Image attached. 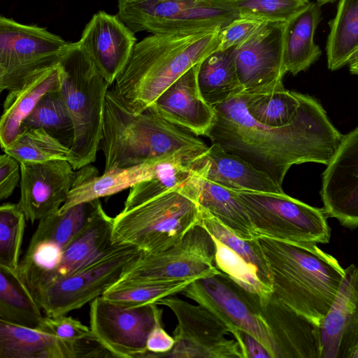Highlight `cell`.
<instances>
[{
	"instance_id": "cell-1",
	"label": "cell",
	"mask_w": 358,
	"mask_h": 358,
	"mask_svg": "<svg viewBox=\"0 0 358 358\" xmlns=\"http://www.w3.org/2000/svg\"><path fill=\"white\" fill-rule=\"evenodd\" d=\"M213 108L215 120L205 136L212 143L268 175L281 189L292 165L305 162L327 165L343 136L332 124L322 106L307 94L297 117L280 127L261 124L251 117L245 91Z\"/></svg>"
},
{
	"instance_id": "cell-2",
	"label": "cell",
	"mask_w": 358,
	"mask_h": 358,
	"mask_svg": "<svg viewBox=\"0 0 358 358\" xmlns=\"http://www.w3.org/2000/svg\"><path fill=\"white\" fill-rule=\"evenodd\" d=\"M208 148L193 134L157 113L151 107L134 113L107 91L99 150L104 171L171 158L194 161Z\"/></svg>"
},
{
	"instance_id": "cell-3",
	"label": "cell",
	"mask_w": 358,
	"mask_h": 358,
	"mask_svg": "<svg viewBox=\"0 0 358 358\" xmlns=\"http://www.w3.org/2000/svg\"><path fill=\"white\" fill-rule=\"evenodd\" d=\"M220 28L144 38L135 45L111 88L134 113L146 110L176 79L217 50Z\"/></svg>"
},
{
	"instance_id": "cell-4",
	"label": "cell",
	"mask_w": 358,
	"mask_h": 358,
	"mask_svg": "<svg viewBox=\"0 0 358 358\" xmlns=\"http://www.w3.org/2000/svg\"><path fill=\"white\" fill-rule=\"evenodd\" d=\"M258 239L271 272L273 293L320 326L344 280L345 268L316 243H288L266 236Z\"/></svg>"
},
{
	"instance_id": "cell-5",
	"label": "cell",
	"mask_w": 358,
	"mask_h": 358,
	"mask_svg": "<svg viewBox=\"0 0 358 358\" xmlns=\"http://www.w3.org/2000/svg\"><path fill=\"white\" fill-rule=\"evenodd\" d=\"M187 180L113 217V243L155 253L178 243L192 227L200 225L201 208Z\"/></svg>"
},
{
	"instance_id": "cell-6",
	"label": "cell",
	"mask_w": 358,
	"mask_h": 358,
	"mask_svg": "<svg viewBox=\"0 0 358 358\" xmlns=\"http://www.w3.org/2000/svg\"><path fill=\"white\" fill-rule=\"evenodd\" d=\"M59 64L62 80L58 91L73 123L71 150L78 159L79 169L96 160L110 85L78 41L69 43Z\"/></svg>"
},
{
	"instance_id": "cell-7",
	"label": "cell",
	"mask_w": 358,
	"mask_h": 358,
	"mask_svg": "<svg viewBox=\"0 0 358 358\" xmlns=\"http://www.w3.org/2000/svg\"><path fill=\"white\" fill-rule=\"evenodd\" d=\"M258 236L288 243L329 242L331 229L323 208L282 193L235 190Z\"/></svg>"
},
{
	"instance_id": "cell-8",
	"label": "cell",
	"mask_w": 358,
	"mask_h": 358,
	"mask_svg": "<svg viewBox=\"0 0 358 358\" xmlns=\"http://www.w3.org/2000/svg\"><path fill=\"white\" fill-rule=\"evenodd\" d=\"M69 43L37 25L0 17V90L22 86L59 64Z\"/></svg>"
},
{
	"instance_id": "cell-9",
	"label": "cell",
	"mask_w": 358,
	"mask_h": 358,
	"mask_svg": "<svg viewBox=\"0 0 358 358\" xmlns=\"http://www.w3.org/2000/svg\"><path fill=\"white\" fill-rule=\"evenodd\" d=\"M117 15L134 34L223 27L239 15L218 0H117Z\"/></svg>"
},
{
	"instance_id": "cell-10",
	"label": "cell",
	"mask_w": 358,
	"mask_h": 358,
	"mask_svg": "<svg viewBox=\"0 0 358 358\" xmlns=\"http://www.w3.org/2000/svg\"><path fill=\"white\" fill-rule=\"evenodd\" d=\"M180 294L210 310L234 337L238 330L245 331L263 345L271 358H277L275 344L264 319L260 299L227 274L219 270L213 275L199 278Z\"/></svg>"
},
{
	"instance_id": "cell-11",
	"label": "cell",
	"mask_w": 358,
	"mask_h": 358,
	"mask_svg": "<svg viewBox=\"0 0 358 358\" xmlns=\"http://www.w3.org/2000/svg\"><path fill=\"white\" fill-rule=\"evenodd\" d=\"M142 252L136 247L124 245L92 265L39 287L31 294L45 315H67L101 296Z\"/></svg>"
},
{
	"instance_id": "cell-12",
	"label": "cell",
	"mask_w": 358,
	"mask_h": 358,
	"mask_svg": "<svg viewBox=\"0 0 358 358\" xmlns=\"http://www.w3.org/2000/svg\"><path fill=\"white\" fill-rule=\"evenodd\" d=\"M212 237L201 226L192 227L178 243L155 252H142L118 283L197 280L218 273ZM116 282V283H117Z\"/></svg>"
},
{
	"instance_id": "cell-13",
	"label": "cell",
	"mask_w": 358,
	"mask_h": 358,
	"mask_svg": "<svg viewBox=\"0 0 358 358\" xmlns=\"http://www.w3.org/2000/svg\"><path fill=\"white\" fill-rule=\"evenodd\" d=\"M155 303L172 310L177 319L173 336L175 345L162 357L245 358L240 345L226 325L210 310L173 295Z\"/></svg>"
},
{
	"instance_id": "cell-14",
	"label": "cell",
	"mask_w": 358,
	"mask_h": 358,
	"mask_svg": "<svg viewBox=\"0 0 358 358\" xmlns=\"http://www.w3.org/2000/svg\"><path fill=\"white\" fill-rule=\"evenodd\" d=\"M157 306L125 307L97 297L90 302L91 330L115 357L143 358L150 333L162 322L163 310Z\"/></svg>"
},
{
	"instance_id": "cell-15",
	"label": "cell",
	"mask_w": 358,
	"mask_h": 358,
	"mask_svg": "<svg viewBox=\"0 0 358 358\" xmlns=\"http://www.w3.org/2000/svg\"><path fill=\"white\" fill-rule=\"evenodd\" d=\"M20 198L17 203L30 222L59 210L75 186L98 174L89 165L76 170L67 161L20 163Z\"/></svg>"
},
{
	"instance_id": "cell-16",
	"label": "cell",
	"mask_w": 358,
	"mask_h": 358,
	"mask_svg": "<svg viewBox=\"0 0 358 358\" xmlns=\"http://www.w3.org/2000/svg\"><path fill=\"white\" fill-rule=\"evenodd\" d=\"M285 23L266 22L245 43L234 48L238 78L248 94L268 92L283 87Z\"/></svg>"
},
{
	"instance_id": "cell-17",
	"label": "cell",
	"mask_w": 358,
	"mask_h": 358,
	"mask_svg": "<svg viewBox=\"0 0 358 358\" xmlns=\"http://www.w3.org/2000/svg\"><path fill=\"white\" fill-rule=\"evenodd\" d=\"M320 195L327 216L358 227V127L343 136L322 173Z\"/></svg>"
},
{
	"instance_id": "cell-18",
	"label": "cell",
	"mask_w": 358,
	"mask_h": 358,
	"mask_svg": "<svg viewBox=\"0 0 358 358\" xmlns=\"http://www.w3.org/2000/svg\"><path fill=\"white\" fill-rule=\"evenodd\" d=\"M78 42L111 86L127 63L137 39L117 15L100 10L85 25Z\"/></svg>"
},
{
	"instance_id": "cell-19",
	"label": "cell",
	"mask_w": 358,
	"mask_h": 358,
	"mask_svg": "<svg viewBox=\"0 0 358 358\" xmlns=\"http://www.w3.org/2000/svg\"><path fill=\"white\" fill-rule=\"evenodd\" d=\"M199 63L176 79L150 107L170 122L195 135L205 136L214 122L215 111L199 89Z\"/></svg>"
},
{
	"instance_id": "cell-20",
	"label": "cell",
	"mask_w": 358,
	"mask_h": 358,
	"mask_svg": "<svg viewBox=\"0 0 358 358\" xmlns=\"http://www.w3.org/2000/svg\"><path fill=\"white\" fill-rule=\"evenodd\" d=\"M275 344L277 358H320V329L272 293L262 306Z\"/></svg>"
},
{
	"instance_id": "cell-21",
	"label": "cell",
	"mask_w": 358,
	"mask_h": 358,
	"mask_svg": "<svg viewBox=\"0 0 358 358\" xmlns=\"http://www.w3.org/2000/svg\"><path fill=\"white\" fill-rule=\"evenodd\" d=\"M192 171L234 190L284 192L268 175L216 143H212L196 161Z\"/></svg>"
},
{
	"instance_id": "cell-22",
	"label": "cell",
	"mask_w": 358,
	"mask_h": 358,
	"mask_svg": "<svg viewBox=\"0 0 358 358\" xmlns=\"http://www.w3.org/2000/svg\"><path fill=\"white\" fill-rule=\"evenodd\" d=\"M113 217L102 207L90 223L62 249L59 266L43 286L72 275L126 245L113 243Z\"/></svg>"
},
{
	"instance_id": "cell-23",
	"label": "cell",
	"mask_w": 358,
	"mask_h": 358,
	"mask_svg": "<svg viewBox=\"0 0 358 358\" xmlns=\"http://www.w3.org/2000/svg\"><path fill=\"white\" fill-rule=\"evenodd\" d=\"M60 64L36 75L18 88L8 91L0 120V143L6 148L20 133L24 120L48 92L59 89Z\"/></svg>"
},
{
	"instance_id": "cell-24",
	"label": "cell",
	"mask_w": 358,
	"mask_h": 358,
	"mask_svg": "<svg viewBox=\"0 0 358 358\" xmlns=\"http://www.w3.org/2000/svg\"><path fill=\"white\" fill-rule=\"evenodd\" d=\"M182 158H171L137 166L115 168L96 175L75 186L57 212L84 202L99 199L120 192L142 181L155 177L162 169L173 163H187Z\"/></svg>"
},
{
	"instance_id": "cell-25",
	"label": "cell",
	"mask_w": 358,
	"mask_h": 358,
	"mask_svg": "<svg viewBox=\"0 0 358 358\" xmlns=\"http://www.w3.org/2000/svg\"><path fill=\"white\" fill-rule=\"evenodd\" d=\"M188 184L201 208L215 217L242 238H258L235 190L214 182L192 171Z\"/></svg>"
},
{
	"instance_id": "cell-26",
	"label": "cell",
	"mask_w": 358,
	"mask_h": 358,
	"mask_svg": "<svg viewBox=\"0 0 358 358\" xmlns=\"http://www.w3.org/2000/svg\"><path fill=\"white\" fill-rule=\"evenodd\" d=\"M321 4H310L285 23L283 36V62L286 72L295 76L308 69L321 56L314 41L321 20Z\"/></svg>"
},
{
	"instance_id": "cell-27",
	"label": "cell",
	"mask_w": 358,
	"mask_h": 358,
	"mask_svg": "<svg viewBox=\"0 0 358 358\" xmlns=\"http://www.w3.org/2000/svg\"><path fill=\"white\" fill-rule=\"evenodd\" d=\"M339 292L320 326V358H338L341 342L358 303V267L345 268Z\"/></svg>"
},
{
	"instance_id": "cell-28",
	"label": "cell",
	"mask_w": 358,
	"mask_h": 358,
	"mask_svg": "<svg viewBox=\"0 0 358 358\" xmlns=\"http://www.w3.org/2000/svg\"><path fill=\"white\" fill-rule=\"evenodd\" d=\"M1 358H68L65 344L36 328L0 320Z\"/></svg>"
},
{
	"instance_id": "cell-29",
	"label": "cell",
	"mask_w": 358,
	"mask_h": 358,
	"mask_svg": "<svg viewBox=\"0 0 358 358\" xmlns=\"http://www.w3.org/2000/svg\"><path fill=\"white\" fill-rule=\"evenodd\" d=\"M197 80L203 99L213 106L243 92L236 71L234 48L216 50L205 57L199 63Z\"/></svg>"
},
{
	"instance_id": "cell-30",
	"label": "cell",
	"mask_w": 358,
	"mask_h": 358,
	"mask_svg": "<svg viewBox=\"0 0 358 358\" xmlns=\"http://www.w3.org/2000/svg\"><path fill=\"white\" fill-rule=\"evenodd\" d=\"M42 310L17 271L0 265V320L37 328Z\"/></svg>"
},
{
	"instance_id": "cell-31",
	"label": "cell",
	"mask_w": 358,
	"mask_h": 358,
	"mask_svg": "<svg viewBox=\"0 0 358 358\" xmlns=\"http://www.w3.org/2000/svg\"><path fill=\"white\" fill-rule=\"evenodd\" d=\"M5 153L20 163L67 161L78 170V159L71 148L42 128L22 127Z\"/></svg>"
},
{
	"instance_id": "cell-32",
	"label": "cell",
	"mask_w": 358,
	"mask_h": 358,
	"mask_svg": "<svg viewBox=\"0 0 358 358\" xmlns=\"http://www.w3.org/2000/svg\"><path fill=\"white\" fill-rule=\"evenodd\" d=\"M102 207L100 199H95L41 220L29 244L50 241L64 248L90 223Z\"/></svg>"
},
{
	"instance_id": "cell-33",
	"label": "cell",
	"mask_w": 358,
	"mask_h": 358,
	"mask_svg": "<svg viewBox=\"0 0 358 358\" xmlns=\"http://www.w3.org/2000/svg\"><path fill=\"white\" fill-rule=\"evenodd\" d=\"M329 27L326 46L327 65L329 69L335 71L347 65L358 48V0H339Z\"/></svg>"
},
{
	"instance_id": "cell-34",
	"label": "cell",
	"mask_w": 358,
	"mask_h": 358,
	"mask_svg": "<svg viewBox=\"0 0 358 358\" xmlns=\"http://www.w3.org/2000/svg\"><path fill=\"white\" fill-rule=\"evenodd\" d=\"M245 93L246 108L251 117L273 127L287 125L297 117L304 96L284 86L268 92Z\"/></svg>"
},
{
	"instance_id": "cell-35",
	"label": "cell",
	"mask_w": 358,
	"mask_h": 358,
	"mask_svg": "<svg viewBox=\"0 0 358 358\" xmlns=\"http://www.w3.org/2000/svg\"><path fill=\"white\" fill-rule=\"evenodd\" d=\"M194 280H196L117 282L108 289L101 296L122 306H141L181 293Z\"/></svg>"
},
{
	"instance_id": "cell-36",
	"label": "cell",
	"mask_w": 358,
	"mask_h": 358,
	"mask_svg": "<svg viewBox=\"0 0 358 358\" xmlns=\"http://www.w3.org/2000/svg\"><path fill=\"white\" fill-rule=\"evenodd\" d=\"M58 90L49 92L41 99L21 128H42L71 148L73 126Z\"/></svg>"
},
{
	"instance_id": "cell-37",
	"label": "cell",
	"mask_w": 358,
	"mask_h": 358,
	"mask_svg": "<svg viewBox=\"0 0 358 358\" xmlns=\"http://www.w3.org/2000/svg\"><path fill=\"white\" fill-rule=\"evenodd\" d=\"M215 246L214 262L217 269L248 292L257 296L263 306L273 293L271 287L261 279L257 268L236 252L212 236Z\"/></svg>"
},
{
	"instance_id": "cell-38",
	"label": "cell",
	"mask_w": 358,
	"mask_h": 358,
	"mask_svg": "<svg viewBox=\"0 0 358 358\" xmlns=\"http://www.w3.org/2000/svg\"><path fill=\"white\" fill-rule=\"evenodd\" d=\"M200 226L203 227L210 235L236 252L247 262L255 266L262 281L272 287L271 272L258 238L252 240L241 238L203 208H201Z\"/></svg>"
},
{
	"instance_id": "cell-39",
	"label": "cell",
	"mask_w": 358,
	"mask_h": 358,
	"mask_svg": "<svg viewBox=\"0 0 358 358\" xmlns=\"http://www.w3.org/2000/svg\"><path fill=\"white\" fill-rule=\"evenodd\" d=\"M193 164L173 163L162 169L155 177L131 187L122 211L132 209L186 182Z\"/></svg>"
},
{
	"instance_id": "cell-40",
	"label": "cell",
	"mask_w": 358,
	"mask_h": 358,
	"mask_svg": "<svg viewBox=\"0 0 358 358\" xmlns=\"http://www.w3.org/2000/svg\"><path fill=\"white\" fill-rule=\"evenodd\" d=\"M26 216L18 203L0 206V265L17 271L26 225Z\"/></svg>"
},
{
	"instance_id": "cell-41",
	"label": "cell",
	"mask_w": 358,
	"mask_h": 358,
	"mask_svg": "<svg viewBox=\"0 0 358 358\" xmlns=\"http://www.w3.org/2000/svg\"><path fill=\"white\" fill-rule=\"evenodd\" d=\"M239 16L286 23L306 8L309 0H218Z\"/></svg>"
},
{
	"instance_id": "cell-42",
	"label": "cell",
	"mask_w": 358,
	"mask_h": 358,
	"mask_svg": "<svg viewBox=\"0 0 358 358\" xmlns=\"http://www.w3.org/2000/svg\"><path fill=\"white\" fill-rule=\"evenodd\" d=\"M36 329L59 338L66 345L68 358L69 346L93 333L90 327L66 315H45Z\"/></svg>"
},
{
	"instance_id": "cell-43",
	"label": "cell",
	"mask_w": 358,
	"mask_h": 358,
	"mask_svg": "<svg viewBox=\"0 0 358 358\" xmlns=\"http://www.w3.org/2000/svg\"><path fill=\"white\" fill-rule=\"evenodd\" d=\"M266 22L262 20L239 16L220 28L217 50L236 48L245 43Z\"/></svg>"
},
{
	"instance_id": "cell-44",
	"label": "cell",
	"mask_w": 358,
	"mask_h": 358,
	"mask_svg": "<svg viewBox=\"0 0 358 358\" xmlns=\"http://www.w3.org/2000/svg\"><path fill=\"white\" fill-rule=\"evenodd\" d=\"M20 163L10 155L5 153L0 157V199L10 196L20 182Z\"/></svg>"
},
{
	"instance_id": "cell-45",
	"label": "cell",
	"mask_w": 358,
	"mask_h": 358,
	"mask_svg": "<svg viewBox=\"0 0 358 358\" xmlns=\"http://www.w3.org/2000/svg\"><path fill=\"white\" fill-rule=\"evenodd\" d=\"M175 345L173 336H171L164 329L162 322L158 323L150 333L146 348L148 353L143 358H159L172 350Z\"/></svg>"
},
{
	"instance_id": "cell-46",
	"label": "cell",
	"mask_w": 358,
	"mask_h": 358,
	"mask_svg": "<svg viewBox=\"0 0 358 358\" xmlns=\"http://www.w3.org/2000/svg\"><path fill=\"white\" fill-rule=\"evenodd\" d=\"M338 358H358V303L342 337Z\"/></svg>"
},
{
	"instance_id": "cell-47",
	"label": "cell",
	"mask_w": 358,
	"mask_h": 358,
	"mask_svg": "<svg viewBox=\"0 0 358 358\" xmlns=\"http://www.w3.org/2000/svg\"><path fill=\"white\" fill-rule=\"evenodd\" d=\"M234 338L240 345L245 358H271L263 345L245 331L238 330Z\"/></svg>"
},
{
	"instance_id": "cell-48",
	"label": "cell",
	"mask_w": 358,
	"mask_h": 358,
	"mask_svg": "<svg viewBox=\"0 0 358 358\" xmlns=\"http://www.w3.org/2000/svg\"><path fill=\"white\" fill-rule=\"evenodd\" d=\"M348 65L350 73L358 76V48L350 56Z\"/></svg>"
},
{
	"instance_id": "cell-49",
	"label": "cell",
	"mask_w": 358,
	"mask_h": 358,
	"mask_svg": "<svg viewBox=\"0 0 358 358\" xmlns=\"http://www.w3.org/2000/svg\"><path fill=\"white\" fill-rule=\"evenodd\" d=\"M334 1H336V0H317V2L319 3H320L321 5H322V4H324V3H330V2H334Z\"/></svg>"
}]
</instances>
